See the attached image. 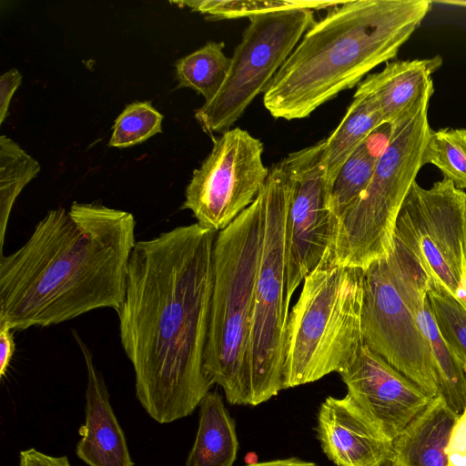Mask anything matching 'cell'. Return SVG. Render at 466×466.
Returning <instances> with one entry per match:
<instances>
[{
  "label": "cell",
  "mask_w": 466,
  "mask_h": 466,
  "mask_svg": "<svg viewBox=\"0 0 466 466\" xmlns=\"http://www.w3.org/2000/svg\"><path fill=\"white\" fill-rule=\"evenodd\" d=\"M22 83V75L12 68L0 76V124L7 116L11 98Z\"/></svg>",
  "instance_id": "f1b7e54d"
},
{
  "label": "cell",
  "mask_w": 466,
  "mask_h": 466,
  "mask_svg": "<svg viewBox=\"0 0 466 466\" xmlns=\"http://www.w3.org/2000/svg\"><path fill=\"white\" fill-rule=\"evenodd\" d=\"M224 44L208 42L176 63V77L179 87L191 88L210 101L222 86L229 69L230 58Z\"/></svg>",
  "instance_id": "44dd1931"
},
{
  "label": "cell",
  "mask_w": 466,
  "mask_h": 466,
  "mask_svg": "<svg viewBox=\"0 0 466 466\" xmlns=\"http://www.w3.org/2000/svg\"><path fill=\"white\" fill-rule=\"evenodd\" d=\"M433 92L432 86L400 120L389 126L371 180L339 221L325 255L329 259L364 269L391 253L398 213L423 167L422 154L432 130L428 110Z\"/></svg>",
  "instance_id": "8992f818"
},
{
  "label": "cell",
  "mask_w": 466,
  "mask_h": 466,
  "mask_svg": "<svg viewBox=\"0 0 466 466\" xmlns=\"http://www.w3.org/2000/svg\"><path fill=\"white\" fill-rule=\"evenodd\" d=\"M246 466H317L312 461H304L297 457L278 459L273 461L252 462Z\"/></svg>",
  "instance_id": "1f68e13d"
},
{
  "label": "cell",
  "mask_w": 466,
  "mask_h": 466,
  "mask_svg": "<svg viewBox=\"0 0 466 466\" xmlns=\"http://www.w3.org/2000/svg\"><path fill=\"white\" fill-rule=\"evenodd\" d=\"M441 397L431 400L393 441L402 466H448L446 449L458 420Z\"/></svg>",
  "instance_id": "ac0fdd59"
},
{
  "label": "cell",
  "mask_w": 466,
  "mask_h": 466,
  "mask_svg": "<svg viewBox=\"0 0 466 466\" xmlns=\"http://www.w3.org/2000/svg\"><path fill=\"white\" fill-rule=\"evenodd\" d=\"M19 466H72L67 456H53L35 448L21 451Z\"/></svg>",
  "instance_id": "f546056e"
},
{
  "label": "cell",
  "mask_w": 466,
  "mask_h": 466,
  "mask_svg": "<svg viewBox=\"0 0 466 466\" xmlns=\"http://www.w3.org/2000/svg\"><path fill=\"white\" fill-rule=\"evenodd\" d=\"M361 327L370 350L431 399L437 397L431 348L397 289L389 257L363 269Z\"/></svg>",
  "instance_id": "8fae6325"
},
{
  "label": "cell",
  "mask_w": 466,
  "mask_h": 466,
  "mask_svg": "<svg viewBox=\"0 0 466 466\" xmlns=\"http://www.w3.org/2000/svg\"><path fill=\"white\" fill-rule=\"evenodd\" d=\"M425 271L427 297L438 328L466 370V301L455 298L436 277Z\"/></svg>",
  "instance_id": "603a6c76"
},
{
  "label": "cell",
  "mask_w": 466,
  "mask_h": 466,
  "mask_svg": "<svg viewBox=\"0 0 466 466\" xmlns=\"http://www.w3.org/2000/svg\"><path fill=\"white\" fill-rule=\"evenodd\" d=\"M264 232L255 291L250 341V406L269 400L283 388L291 298L287 281V214L289 183L282 161L262 188Z\"/></svg>",
  "instance_id": "52a82bcc"
},
{
  "label": "cell",
  "mask_w": 466,
  "mask_h": 466,
  "mask_svg": "<svg viewBox=\"0 0 466 466\" xmlns=\"http://www.w3.org/2000/svg\"><path fill=\"white\" fill-rule=\"evenodd\" d=\"M282 163L289 183L287 214V281L291 298L332 245L338 222L331 209L325 140L292 152Z\"/></svg>",
  "instance_id": "7c38bea8"
},
{
  "label": "cell",
  "mask_w": 466,
  "mask_h": 466,
  "mask_svg": "<svg viewBox=\"0 0 466 466\" xmlns=\"http://www.w3.org/2000/svg\"><path fill=\"white\" fill-rule=\"evenodd\" d=\"M316 433L322 451L336 466H385L395 459L393 443L346 395L329 396L320 404Z\"/></svg>",
  "instance_id": "9a60e30c"
},
{
  "label": "cell",
  "mask_w": 466,
  "mask_h": 466,
  "mask_svg": "<svg viewBox=\"0 0 466 466\" xmlns=\"http://www.w3.org/2000/svg\"><path fill=\"white\" fill-rule=\"evenodd\" d=\"M264 211L261 189L248 208L217 233L214 243L204 369L231 405H250V341Z\"/></svg>",
  "instance_id": "277c9868"
},
{
  "label": "cell",
  "mask_w": 466,
  "mask_h": 466,
  "mask_svg": "<svg viewBox=\"0 0 466 466\" xmlns=\"http://www.w3.org/2000/svg\"><path fill=\"white\" fill-rule=\"evenodd\" d=\"M340 1L307 0H205L183 1L179 4L208 15L210 20L234 19L292 9H329Z\"/></svg>",
  "instance_id": "484cf974"
},
{
  "label": "cell",
  "mask_w": 466,
  "mask_h": 466,
  "mask_svg": "<svg viewBox=\"0 0 466 466\" xmlns=\"http://www.w3.org/2000/svg\"><path fill=\"white\" fill-rule=\"evenodd\" d=\"M72 335L78 345L87 371L86 419L78 433L76 453L88 466H134L127 440L113 411L105 380L93 356L79 334Z\"/></svg>",
  "instance_id": "2e32d148"
},
{
  "label": "cell",
  "mask_w": 466,
  "mask_h": 466,
  "mask_svg": "<svg viewBox=\"0 0 466 466\" xmlns=\"http://www.w3.org/2000/svg\"><path fill=\"white\" fill-rule=\"evenodd\" d=\"M377 158L378 155L372 153L367 141L357 148L339 170L331 190V209L338 226L368 187Z\"/></svg>",
  "instance_id": "cb8c5ba5"
},
{
  "label": "cell",
  "mask_w": 466,
  "mask_h": 466,
  "mask_svg": "<svg viewBox=\"0 0 466 466\" xmlns=\"http://www.w3.org/2000/svg\"><path fill=\"white\" fill-rule=\"evenodd\" d=\"M163 116L149 101L127 105L116 117L109 146L128 147L162 131Z\"/></svg>",
  "instance_id": "4316f807"
},
{
  "label": "cell",
  "mask_w": 466,
  "mask_h": 466,
  "mask_svg": "<svg viewBox=\"0 0 466 466\" xmlns=\"http://www.w3.org/2000/svg\"><path fill=\"white\" fill-rule=\"evenodd\" d=\"M393 237L455 298L466 301V190L444 177L429 188L415 181Z\"/></svg>",
  "instance_id": "9c48e42d"
},
{
  "label": "cell",
  "mask_w": 466,
  "mask_h": 466,
  "mask_svg": "<svg viewBox=\"0 0 466 466\" xmlns=\"http://www.w3.org/2000/svg\"><path fill=\"white\" fill-rule=\"evenodd\" d=\"M235 47L228 76L218 94L195 117L208 134L225 132L242 116L315 23L310 9H292L252 16Z\"/></svg>",
  "instance_id": "ba28073f"
},
{
  "label": "cell",
  "mask_w": 466,
  "mask_h": 466,
  "mask_svg": "<svg viewBox=\"0 0 466 466\" xmlns=\"http://www.w3.org/2000/svg\"><path fill=\"white\" fill-rule=\"evenodd\" d=\"M381 126L380 115L373 102L355 93L341 122L325 139L327 178L331 186L348 158Z\"/></svg>",
  "instance_id": "ffe728a7"
},
{
  "label": "cell",
  "mask_w": 466,
  "mask_h": 466,
  "mask_svg": "<svg viewBox=\"0 0 466 466\" xmlns=\"http://www.w3.org/2000/svg\"><path fill=\"white\" fill-rule=\"evenodd\" d=\"M389 259L397 289L431 348L437 397L460 417L466 408V370L438 328L427 297L428 275L415 256L395 239Z\"/></svg>",
  "instance_id": "5bb4252c"
},
{
  "label": "cell",
  "mask_w": 466,
  "mask_h": 466,
  "mask_svg": "<svg viewBox=\"0 0 466 466\" xmlns=\"http://www.w3.org/2000/svg\"><path fill=\"white\" fill-rule=\"evenodd\" d=\"M263 144L239 127L213 140L201 166L193 171L182 209H188L200 227L219 232L257 198L269 169L262 161Z\"/></svg>",
  "instance_id": "30bf717a"
},
{
  "label": "cell",
  "mask_w": 466,
  "mask_h": 466,
  "mask_svg": "<svg viewBox=\"0 0 466 466\" xmlns=\"http://www.w3.org/2000/svg\"><path fill=\"white\" fill-rule=\"evenodd\" d=\"M428 164L457 188L466 190V128L431 130L422 154V166Z\"/></svg>",
  "instance_id": "d4e9b609"
},
{
  "label": "cell",
  "mask_w": 466,
  "mask_h": 466,
  "mask_svg": "<svg viewBox=\"0 0 466 466\" xmlns=\"http://www.w3.org/2000/svg\"><path fill=\"white\" fill-rule=\"evenodd\" d=\"M385 466H402L401 462L395 457V459Z\"/></svg>",
  "instance_id": "836d02e7"
},
{
  "label": "cell",
  "mask_w": 466,
  "mask_h": 466,
  "mask_svg": "<svg viewBox=\"0 0 466 466\" xmlns=\"http://www.w3.org/2000/svg\"><path fill=\"white\" fill-rule=\"evenodd\" d=\"M40 171L39 163L6 136L0 137V255L12 208Z\"/></svg>",
  "instance_id": "7402d4cb"
},
{
  "label": "cell",
  "mask_w": 466,
  "mask_h": 466,
  "mask_svg": "<svg viewBox=\"0 0 466 466\" xmlns=\"http://www.w3.org/2000/svg\"><path fill=\"white\" fill-rule=\"evenodd\" d=\"M363 269L323 258L304 280L289 315L284 390L347 369L365 345Z\"/></svg>",
  "instance_id": "5b68a950"
},
{
  "label": "cell",
  "mask_w": 466,
  "mask_h": 466,
  "mask_svg": "<svg viewBox=\"0 0 466 466\" xmlns=\"http://www.w3.org/2000/svg\"><path fill=\"white\" fill-rule=\"evenodd\" d=\"M430 0L340 2L309 27L263 93L276 119H301L394 59L431 10Z\"/></svg>",
  "instance_id": "3957f363"
},
{
  "label": "cell",
  "mask_w": 466,
  "mask_h": 466,
  "mask_svg": "<svg viewBox=\"0 0 466 466\" xmlns=\"http://www.w3.org/2000/svg\"><path fill=\"white\" fill-rule=\"evenodd\" d=\"M439 3L441 4H447V5H456V6H461V7H463V8H466V0H456V1H440Z\"/></svg>",
  "instance_id": "d6a6232c"
},
{
  "label": "cell",
  "mask_w": 466,
  "mask_h": 466,
  "mask_svg": "<svg viewBox=\"0 0 466 466\" xmlns=\"http://www.w3.org/2000/svg\"><path fill=\"white\" fill-rule=\"evenodd\" d=\"M217 232L198 223L136 243L116 310L136 395L159 423L190 415L214 385L204 369Z\"/></svg>",
  "instance_id": "6da1fadb"
},
{
  "label": "cell",
  "mask_w": 466,
  "mask_h": 466,
  "mask_svg": "<svg viewBox=\"0 0 466 466\" xmlns=\"http://www.w3.org/2000/svg\"><path fill=\"white\" fill-rule=\"evenodd\" d=\"M442 63L440 56L388 62L380 71L369 74L355 93L368 96L377 107L383 125L391 126L433 86L432 75Z\"/></svg>",
  "instance_id": "e0dca14e"
},
{
  "label": "cell",
  "mask_w": 466,
  "mask_h": 466,
  "mask_svg": "<svg viewBox=\"0 0 466 466\" xmlns=\"http://www.w3.org/2000/svg\"><path fill=\"white\" fill-rule=\"evenodd\" d=\"M339 374L347 387L346 396L392 443L432 400L366 344Z\"/></svg>",
  "instance_id": "4fadbf2b"
},
{
  "label": "cell",
  "mask_w": 466,
  "mask_h": 466,
  "mask_svg": "<svg viewBox=\"0 0 466 466\" xmlns=\"http://www.w3.org/2000/svg\"><path fill=\"white\" fill-rule=\"evenodd\" d=\"M198 427L185 466H233L238 451L236 422L218 391L199 405Z\"/></svg>",
  "instance_id": "d6986e66"
},
{
  "label": "cell",
  "mask_w": 466,
  "mask_h": 466,
  "mask_svg": "<svg viewBox=\"0 0 466 466\" xmlns=\"http://www.w3.org/2000/svg\"><path fill=\"white\" fill-rule=\"evenodd\" d=\"M135 227L133 214L96 203L49 210L24 245L0 255V325L23 330L116 311Z\"/></svg>",
  "instance_id": "7a4b0ae2"
},
{
  "label": "cell",
  "mask_w": 466,
  "mask_h": 466,
  "mask_svg": "<svg viewBox=\"0 0 466 466\" xmlns=\"http://www.w3.org/2000/svg\"><path fill=\"white\" fill-rule=\"evenodd\" d=\"M15 350L14 330L0 325V378L5 376Z\"/></svg>",
  "instance_id": "4dcf8cb0"
},
{
  "label": "cell",
  "mask_w": 466,
  "mask_h": 466,
  "mask_svg": "<svg viewBox=\"0 0 466 466\" xmlns=\"http://www.w3.org/2000/svg\"><path fill=\"white\" fill-rule=\"evenodd\" d=\"M446 452L448 466H466V408L452 429Z\"/></svg>",
  "instance_id": "83f0119b"
}]
</instances>
